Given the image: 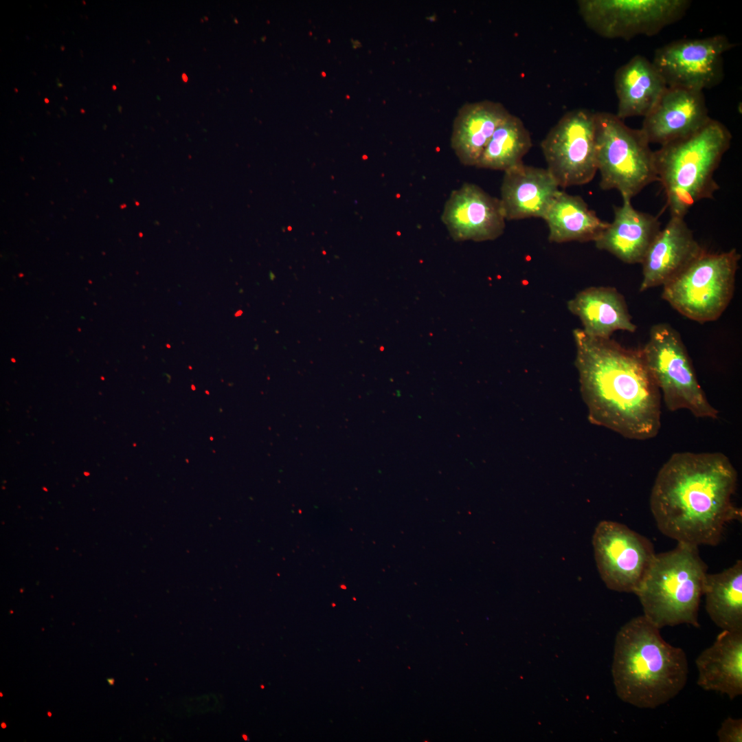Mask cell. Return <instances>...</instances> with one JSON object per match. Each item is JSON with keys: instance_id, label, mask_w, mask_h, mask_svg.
<instances>
[{"instance_id": "18", "label": "cell", "mask_w": 742, "mask_h": 742, "mask_svg": "<svg viewBox=\"0 0 742 742\" xmlns=\"http://www.w3.org/2000/svg\"><path fill=\"white\" fill-rule=\"evenodd\" d=\"M567 308L577 316L589 335L611 338L616 330L634 333L637 326L632 322L624 296L611 286H591L579 291L567 302Z\"/></svg>"}, {"instance_id": "25", "label": "cell", "mask_w": 742, "mask_h": 742, "mask_svg": "<svg viewBox=\"0 0 742 742\" xmlns=\"http://www.w3.org/2000/svg\"><path fill=\"white\" fill-rule=\"evenodd\" d=\"M719 742H742V719L727 717L717 732Z\"/></svg>"}, {"instance_id": "30", "label": "cell", "mask_w": 742, "mask_h": 742, "mask_svg": "<svg viewBox=\"0 0 742 742\" xmlns=\"http://www.w3.org/2000/svg\"><path fill=\"white\" fill-rule=\"evenodd\" d=\"M0 695H0L1 697H3V695H2V693H0Z\"/></svg>"}, {"instance_id": "22", "label": "cell", "mask_w": 742, "mask_h": 742, "mask_svg": "<svg viewBox=\"0 0 742 742\" xmlns=\"http://www.w3.org/2000/svg\"><path fill=\"white\" fill-rule=\"evenodd\" d=\"M543 220L548 227V240L562 243L595 241L608 226L591 210L583 199L560 191Z\"/></svg>"}, {"instance_id": "13", "label": "cell", "mask_w": 742, "mask_h": 742, "mask_svg": "<svg viewBox=\"0 0 742 742\" xmlns=\"http://www.w3.org/2000/svg\"><path fill=\"white\" fill-rule=\"evenodd\" d=\"M441 219L456 241L495 240L506 226L499 199L469 183L451 192Z\"/></svg>"}, {"instance_id": "9", "label": "cell", "mask_w": 742, "mask_h": 742, "mask_svg": "<svg viewBox=\"0 0 742 742\" xmlns=\"http://www.w3.org/2000/svg\"><path fill=\"white\" fill-rule=\"evenodd\" d=\"M689 0H580V16L596 34L609 39L653 36L680 20Z\"/></svg>"}, {"instance_id": "24", "label": "cell", "mask_w": 742, "mask_h": 742, "mask_svg": "<svg viewBox=\"0 0 742 742\" xmlns=\"http://www.w3.org/2000/svg\"><path fill=\"white\" fill-rule=\"evenodd\" d=\"M531 147L528 130L519 117L510 113L494 131L475 167L505 172L523 164Z\"/></svg>"}, {"instance_id": "10", "label": "cell", "mask_w": 742, "mask_h": 742, "mask_svg": "<svg viewBox=\"0 0 742 742\" xmlns=\"http://www.w3.org/2000/svg\"><path fill=\"white\" fill-rule=\"evenodd\" d=\"M547 169L559 187L590 182L597 170L595 113L577 109L565 113L541 143Z\"/></svg>"}, {"instance_id": "6", "label": "cell", "mask_w": 742, "mask_h": 742, "mask_svg": "<svg viewBox=\"0 0 742 742\" xmlns=\"http://www.w3.org/2000/svg\"><path fill=\"white\" fill-rule=\"evenodd\" d=\"M596 159L600 187L622 198L638 194L657 181L655 154L640 129L627 126L616 114L595 113Z\"/></svg>"}, {"instance_id": "4", "label": "cell", "mask_w": 742, "mask_h": 742, "mask_svg": "<svg viewBox=\"0 0 742 742\" xmlns=\"http://www.w3.org/2000/svg\"><path fill=\"white\" fill-rule=\"evenodd\" d=\"M732 135L710 118L694 133L654 151L657 181L665 194L671 215L684 217L698 201L711 199L719 190L714 178Z\"/></svg>"}, {"instance_id": "20", "label": "cell", "mask_w": 742, "mask_h": 742, "mask_svg": "<svg viewBox=\"0 0 742 742\" xmlns=\"http://www.w3.org/2000/svg\"><path fill=\"white\" fill-rule=\"evenodd\" d=\"M510 113L502 104L491 100L466 103L459 109L451 146L462 164L476 166L494 131Z\"/></svg>"}, {"instance_id": "11", "label": "cell", "mask_w": 742, "mask_h": 742, "mask_svg": "<svg viewBox=\"0 0 742 742\" xmlns=\"http://www.w3.org/2000/svg\"><path fill=\"white\" fill-rule=\"evenodd\" d=\"M592 545L597 569L606 586L635 594L655 556L652 543L622 524L604 520L595 528Z\"/></svg>"}, {"instance_id": "14", "label": "cell", "mask_w": 742, "mask_h": 742, "mask_svg": "<svg viewBox=\"0 0 742 742\" xmlns=\"http://www.w3.org/2000/svg\"><path fill=\"white\" fill-rule=\"evenodd\" d=\"M711 117L703 91L667 87L640 128L649 144L663 146L686 137Z\"/></svg>"}, {"instance_id": "19", "label": "cell", "mask_w": 742, "mask_h": 742, "mask_svg": "<svg viewBox=\"0 0 742 742\" xmlns=\"http://www.w3.org/2000/svg\"><path fill=\"white\" fill-rule=\"evenodd\" d=\"M697 685L730 699L742 695V631L722 630L696 658Z\"/></svg>"}, {"instance_id": "2", "label": "cell", "mask_w": 742, "mask_h": 742, "mask_svg": "<svg viewBox=\"0 0 742 742\" xmlns=\"http://www.w3.org/2000/svg\"><path fill=\"white\" fill-rule=\"evenodd\" d=\"M575 366L590 422L631 440L655 437L661 427V394L641 348L573 330Z\"/></svg>"}, {"instance_id": "12", "label": "cell", "mask_w": 742, "mask_h": 742, "mask_svg": "<svg viewBox=\"0 0 742 742\" xmlns=\"http://www.w3.org/2000/svg\"><path fill=\"white\" fill-rule=\"evenodd\" d=\"M734 47L723 34L680 39L657 49L651 62L667 87L703 91L723 80V56Z\"/></svg>"}, {"instance_id": "28", "label": "cell", "mask_w": 742, "mask_h": 742, "mask_svg": "<svg viewBox=\"0 0 742 742\" xmlns=\"http://www.w3.org/2000/svg\"><path fill=\"white\" fill-rule=\"evenodd\" d=\"M1 727L4 729V728H5L7 727V725H6V723L5 722H2L1 723Z\"/></svg>"}, {"instance_id": "27", "label": "cell", "mask_w": 742, "mask_h": 742, "mask_svg": "<svg viewBox=\"0 0 742 742\" xmlns=\"http://www.w3.org/2000/svg\"><path fill=\"white\" fill-rule=\"evenodd\" d=\"M107 682H109V685H113L114 679H113V678L108 679Z\"/></svg>"}, {"instance_id": "5", "label": "cell", "mask_w": 742, "mask_h": 742, "mask_svg": "<svg viewBox=\"0 0 742 742\" xmlns=\"http://www.w3.org/2000/svg\"><path fill=\"white\" fill-rule=\"evenodd\" d=\"M706 574L697 546L678 543L673 550L655 554L635 593L643 616L660 629L682 624L699 627Z\"/></svg>"}, {"instance_id": "1", "label": "cell", "mask_w": 742, "mask_h": 742, "mask_svg": "<svg viewBox=\"0 0 742 742\" xmlns=\"http://www.w3.org/2000/svg\"><path fill=\"white\" fill-rule=\"evenodd\" d=\"M738 480L721 452H677L659 470L650 508L659 530L678 543L716 546L728 524L742 517L732 502Z\"/></svg>"}, {"instance_id": "7", "label": "cell", "mask_w": 742, "mask_h": 742, "mask_svg": "<svg viewBox=\"0 0 742 742\" xmlns=\"http://www.w3.org/2000/svg\"><path fill=\"white\" fill-rule=\"evenodd\" d=\"M740 259L734 248L721 252L704 250L662 286V299L693 321L718 319L733 297Z\"/></svg>"}, {"instance_id": "29", "label": "cell", "mask_w": 742, "mask_h": 742, "mask_svg": "<svg viewBox=\"0 0 742 742\" xmlns=\"http://www.w3.org/2000/svg\"><path fill=\"white\" fill-rule=\"evenodd\" d=\"M47 715H48V717H51L52 715V712L50 711H48L47 712Z\"/></svg>"}, {"instance_id": "17", "label": "cell", "mask_w": 742, "mask_h": 742, "mask_svg": "<svg viewBox=\"0 0 742 742\" xmlns=\"http://www.w3.org/2000/svg\"><path fill=\"white\" fill-rule=\"evenodd\" d=\"M631 199L614 206V220L594 241L596 248L606 251L627 264H641L651 243L661 229L658 218L635 209Z\"/></svg>"}, {"instance_id": "15", "label": "cell", "mask_w": 742, "mask_h": 742, "mask_svg": "<svg viewBox=\"0 0 742 742\" xmlns=\"http://www.w3.org/2000/svg\"><path fill=\"white\" fill-rule=\"evenodd\" d=\"M705 249L694 237L684 217L671 216L647 251L641 262L640 291L664 286Z\"/></svg>"}, {"instance_id": "21", "label": "cell", "mask_w": 742, "mask_h": 742, "mask_svg": "<svg viewBox=\"0 0 742 742\" xmlns=\"http://www.w3.org/2000/svg\"><path fill=\"white\" fill-rule=\"evenodd\" d=\"M614 87L618 99L616 115L624 120L634 116L645 117L667 86L652 62L636 55L616 70Z\"/></svg>"}, {"instance_id": "16", "label": "cell", "mask_w": 742, "mask_h": 742, "mask_svg": "<svg viewBox=\"0 0 742 742\" xmlns=\"http://www.w3.org/2000/svg\"><path fill=\"white\" fill-rule=\"evenodd\" d=\"M559 188L547 168L523 163L505 171L499 199L505 219H543Z\"/></svg>"}, {"instance_id": "23", "label": "cell", "mask_w": 742, "mask_h": 742, "mask_svg": "<svg viewBox=\"0 0 742 742\" xmlns=\"http://www.w3.org/2000/svg\"><path fill=\"white\" fill-rule=\"evenodd\" d=\"M705 608L722 630L742 631V561L715 574H706Z\"/></svg>"}, {"instance_id": "3", "label": "cell", "mask_w": 742, "mask_h": 742, "mask_svg": "<svg viewBox=\"0 0 742 742\" xmlns=\"http://www.w3.org/2000/svg\"><path fill=\"white\" fill-rule=\"evenodd\" d=\"M618 697L639 708H655L684 688L688 664L684 651L666 642L643 615L618 632L611 666Z\"/></svg>"}, {"instance_id": "26", "label": "cell", "mask_w": 742, "mask_h": 742, "mask_svg": "<svg viewBox=\"0 0 742 742\" xmlns=\"http://www.w3.org/2000/svg\"><path fill=\"white\" fill-rule=\"evenodd\" d=\"M182 79H183V80L184 82H187V81H188V76H187V75H186V74H182Z\"/></svg>"}, {"instance_id": "8", "label": "cell", "mask_w": 742, "mask_h": 742, "mask_svg": "<svg viewBox=\"0 0 742 742\" xmlns=\"http://www.w3.org/2000/svg\"><path fill=\"white\" fill-rule=\"evenodd\" d=\"M641 350L666 408L689 411L695 417L718 418L696 376L679 333L668 324L653 325Z\"/></svg>"}]
</instances>
